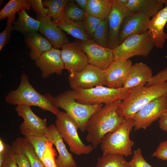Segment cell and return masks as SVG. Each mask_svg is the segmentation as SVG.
I'll list each match as a JSON object with an SVG mask.
<instances>
[{
    "label": "cell",
    "mask_w": 167,
    "mask_h": 167,
    "mask_svg": "<svg viewBox=\"0 0 167 167\" xmlns=\"http://www.w3.org/2000/svg\"><path fill=\"white\" fill-rule=\"evenodd\" d=\"M122 101L118 100L103 105L88 120L85 128L87 133L86 139L94 149L100 145L105 135L114 132L125 120L117 112Z\"/></svg>",
    "instance_id": "cell-1"
},
{
    "label": "cell",
    "mask_w": 167,
    "mask_h": 167,
    "mask_svg": "<svg viewBox=\"0 0 167 167\" xmlns=\"http://www.w3.org/2000/svg\"><path fill=\"white\" fill-rule=\"evenodd\" d=\"M5 99V102L11 105L37 106L55 115L59 111L54 97L49 93L42 95L37 92L30 83L28 75L25 73L21 75L18 88L10 91Z\"/></svg>",
    "instance_id": "cell-2"
},
{
    "label": "cell",
    "mask_w": 167,
    "mask_h": 167,
    "mask_svg": "<svg viewBox=\"0 0 167 167\" xmlns=\"http://www.w3.org/2000/svg\"><path fill=\"white\" fill-rule=\"evenodd\" d=\"M167 94V81L157 84L145 86L132 89L122 101L117 112L125 119L134 118L137 113L153 99Z\"/></svg>",
    "instance_id": "cell-3"
},
{
    "label": "cell",
    "mask_w": 167,
    "mask_h": 167,
    "mask_svg": "<svg viewBox=\"0 0 167 167\" xmlns=\"http://www.w3.org/2000/svg\"><path fill=\"white\" fill-rule=\"evenodd\" d=\"M134 125V118L125 119L115 131L105 135L100 144L103 155L116 154L126 156L131 155L134 142L130 139V135Z\"/></svg>",
    "instance_id": "cell-4"
},
{
    "label": "cell",
    "mask_w": 167,
    "mask_h": 167,
    "mask_svg": "<svg viewBox=\"0 0 167 167\" xmlns=\"http://www.w3.org/2000/svg\"><path fill=\"white\" fill-rule=\"evenodd\" d=\"M58 107L65 111L76 124L78 129L86 131L87 123L92 115L103 104L89 105L76 102L73 90H68L54 97Z\"/></svg>",
    "instance_id": "cell-5"
},
{
    "label": "cell",
    "mask_w": 167,
    "mask_h": 167,
    "mask_svg": "<svg viewBox=\"0 0 167 167\" xmlns=\"http://www.w3.org/2000/svg\"><path fill=\"white\" fill-rule=\"evenodd\" d=\"M132 90L124 88H115L97 86L87 89L73 90L75 101L77 102L89 105L110 104L117 100H124Z\"/></svg>",
    "instance_id": "cell-6"
},
{
    "label": "cell",
    "mask_w": 167,
    "mask_h": 167,
    "mask_svg": "<svg viewBox=\"0 0 167 167\" xmlns=\"http://www.w3.org/2000/svg\"><path fill=\"white\" fill-rule=\"evenodd\" d=\"M56 116L55 125L71 152L79 155L88 154L93 151L91 144L86 145L82 141L76 124L66 112L59 111Z\"/></svg>",
    "instance_id": "cell-7"
},
{
    "label": "cell",
    "mask_w": 167,
    "mask_h": 167,
    "mask_svg": "<svg viewBox=\"0 0 167 167\" xmlns=\"http://www.w3.org/2000/svg\"><path fill=\"white\" fill-rule=\"evenodd\" d=\"M154 46L148 32L130 36L113 50L115 60L128 59L135 56L147 57Z\"/></svg>",
    "instance_id": "cell-8"
},
{
    "label": "cell",
    "mask_w": 167,
    "mask_h": 167,
    "mask_svg": "<svg viewBox=\"0 0 167 167\" xmlns=\"http://www.w3.org/2000/svg\"><path fill=\"white\" fill-rule=\"evenodd\" d=\"M167 113V94L157 97L144 106L134 118L135 130L146 129Z\"/></svg>",
    "instance_id": "cell-9"
},
{
    "label": "cell",
    "mask_w": 167,
    "mask_h": 167,
    "mask_svg": "<svg viewBox=\"0 0 167 167\" xmlns=\"http://www.w3.org/2000/svg\"><path fill=\"white\" fill-rule=\"evenodd\" d=\"M15 110L23 120L19 129L25 137L45 136L48 127L46 119H42L36 115L30 106L17 105Z\"/></svg>",
    "instance_id": "cell-10"
},
{
    "label": "cell",
    "mask_w": 167,
    "mask_h": 167,
    "mask_svg": "<svg viewBox=\"0 0 167 167\" xmlns=\"http://www.w3.org/2000/svg\"><path fill=\"white\" fill-rule=\"evenodd\" d=\"M68 80L73 90L105 85L104 70L89 64L81 71L70 73Z\"/></svg>",
    "instance_id": "cell-11"
},
{
    "label": "cell",
    "mask_w": 167,
    "mask_h": 167,
    "mask_svg": "<svg viewBox=\"0 0 167 167\" xmlns=\"http://www.w3.org/2000/svg\"><path fill=\"white\" fill-rule=\"evenodd\" d=\"M78 44L86 54L89 64L104 70L115 60L113 50L99 45L92 39Z\"/></svg>",
    "instance_id": "cell-12"
},
{
    "label": "cell",
    "mask_w": 167,
    "mask_h": 167,
    "mask_svg": "<svg viewBox=\"0 0 167 167\" xmlns=\"http://www.w3.org/2000/svg\"><path fill=\"white\" fill-rule=\"evenodd\" d=\"M61 48V55L64 69L69 73L81 71L89 64L86 54L78 43L69 42Z\"/></svg>",
    "instance_id": "cell-13"
},
{
    "label": "cell",
    "mask_w": 167,
    "mask_h": 167,
    "mask_svg": "<svg viewBox=\"0 0 167 167\" xmlns=\"http://www.w3.org/2000/svg\"><path fill=\"white\" fill-rule=\"evenodd\" d=\"M131 12L118 0H113L111 10L108 17V47L113 50L119 45L118 38L122 22Z\"/></svg>",
    "instance_id": "cell-14"
},
{
    "label": "cell",
    "mask_w": 167,
    "mask_h": 167,
    "mask_svg": "<svg viewBox=\"0 0 167 167\" xmlns=\"http://www.w3.org/2000/svg\"><path fill=\"white\" fill-rule=\"evenodd\" d=\"M132 65L130 59H115L104 70L105 85L115 88L123 87Z\"/></svg>",
    "instance_id": "cell-15"
},
{
    "label": "cell",
    "mask_w": 167,
    "mask_h": 167,
    "mask_svg": "<svg viewBox=\"0 0 167 167\" xmlns=\"http://www.w3.org/2000/svg\"><path fill=\"white\" fill-rule=\"evenodd\" d=\"M150 18L139 12H131L124 18L118 38L119 45L128 37L141 35L148 31Z\"/></svg>",
    "instance_id": "cell-16"
},
{
    "label": "cell",
    "mask_w": 167,
    "mask_h": 167,
    "mask_svg": "<svg viewBox=\"0 0 167 167\" xmlns=\"http://www.w3.org/2000/svg\"><path fill=\"white\" fill-rule=\"evenodd\" d=\"M35 62L36 66L41 72L44 78L54 74L61 75L64 69L61 50L53 47L43 53Z\"/></svg>",
    "instance_id": "cell-17"
},
{
    "label": "cell",
    "mask_w": 167,
    "mask_h": 167,
    "mask_svg": "<svg viewBox=\"0 0 167 167\" xmlns=\"http://www.w3.org/2000/svg\"><path fill=\"white\" fill-rule=\"evenodd\" d=\"M45 136L54 145L58 155L55 160L57 167H77L76 163L63 142V140L55 125L48 126Z\"/></svg>",
    "instance_id": "cell-18"
},
{
    "label": "cell",
    "mask_w": 167,
    "mask_h": 167,
    "mask_svg": "<svg viewBox=\"0 0 167 167\" xmlns=\"http://www.w3.org/2000/svg\"><path fill=\"white\" fill-rule=\"evenodd\" d=\"M49 15L37 16L36 19L40 22L38 31L49 41L53 48L59 49L69 40L63 31L51 20Z\"/></svg>",
    "instance_id": "cell-19"
},
{
    "label": "cell",
    "mask_w": 167,
    "mask_h": 167,
    "mask_svg": "<svg viewBox=\"0 0 167 167\" xmlns=\"http://www.w3.org/2000/svg\"><path fill=\"white\" fill-rule=\"evenodd\" d=\"M167 22V5L161 9L150 19L148 32L151 41L157 48H162L167 35L164 32V28Z\"/></svg>",
    "instance_id": "cell-20"
},
{
    "label": "cell",
    "mask_w": 167,
    "mask_h": 167,
    "mask_svg": "<svg viewBox=\"0 0 167 167\" xmlns=\"http://www.w3.org/2000/svg\"><path fill=\"white\" fill-rule=\"evenodd\" d=\"M152 76V70L146 64L142 62L135 63L131 67L123 88L130 90L143 86Z\"/></svg>",
    "instance_id": "cell-21"
},
{
    "label": "cell",
    "mask_w": 167,
    "mask_h": 167,
    "mask_svg": "<svg viewBox=\"0 0 167 167\" xmlns=\"http://www.w3.org/2000/svg\"><path fill=\"white\" fill-rule=\"evenodd\" d=\"M26 46L30 49V58L36 61L44 53L49 50L53 47L49 41L37 32L24 34Z\"/></svg>",
    "instance_id": "cell-22"
},
{
    "label": "cell",
    "mask_w": 167,
    "mask_h": 167,
    "mask_svg": "<svg viewBox=\"0 0 167 167\" xmlns=\"http://www.w3.org/2000/svg\"><path fill=\"white\" fill-rule=\"evenodd\" d=\"M164 4L167 5V0H129L126 6L131 12H141L150 18L162 9Z\"/></svg>",
    "instance_id": "cell-23"
},
{
    "label": "cell",
    "mask_w": 167,
    "mask_h": 167,
    "mask_svg": "<svg viewBox=\"0 0 167 167\" xmlns=\"http://www.w3.org/2000/svg\"><path fill=\"white\" fill-rule=\"evenodd\" d=\"M11 146L14 151L22 152L27 156L32 167H45L33 146L25 138H16L12 142Z\"/></svg>",
    "instance_id": "cell-24"
},
{
    "label": "cell",
    "mask_w": 167,
    "mask_h": 167,
    "mask_svg": "<svg viewBox=\"0 0 167 167\" xmlns=\"http://www.w3.org/2000/svg\"><path fill=\"white\" fill-rule=\"evenodd\" d=\"M56 24L63 31L82 41L92 39L86 32L83 21H73L64 18Z\"/></svg>",
    "instance_id": "cell-25"
},
{
    "label": "cell",
    "mask_w": 167,
    "mask_h": 167,
    "mask_svg": "<svg viewBox=\"0 0 167 167\" xmlns=\"http://www.w3.org/2000/svg\"><path fill=\"white\" fill-rule=\"evenodd\" d=\"M19 17L13 24L14 30L24 34L38 31L40 22L30 17L24 10L18 12Z\"/></svg>",
    "instance_id": "cell-26"
},
{
    "label": "cell",
    "mask_w": 167,
    "mask_h": 167,
    "mask_svg": "<svg viewBox=\"0 0 167 167\" xmlns=\"http://www.w3.org/2000/svg\"><path fill=\"white\" fill-rule=\"evenodd\" d=\"M112 4L113 0H88L85 10L89 15L104 20L108 18Z\"/></svg>",
    "instance_id": "cell-27"
},
{
    "label": "cell",
    "mask_w": 167,
    "mask_h": 167,
    "mask_svg": "<svg viewBox=\"0 0 167 167\" xmlns=\"http://www.w3.org/2000/svg\"><path fill=\"white\" fill-rule=\"evenodd\" d=\"M31 7L28 0H11L0 11V20L6 17L15 19L16 13L24 10H29Z\"/></svg>",
    "instance_id": "cell-28"
},
{
    "label": "cell",
    "mask_w": 167,
    "mask_h": 167,
    "mask_svg": "<svg viewBox=\"0 0 167 167\" xmlns=\"http://www.w3.org/2000/svg\"><path fill=\"white\" fill-rule=\"evenodd\" d=\"M69 0H45L42 1L44 6L48 7V15L53 18L52 21L57 23L64 18V13Z\"/></svg>",
    "instance_id": "cell-29"
},
{
    "label": "cell",
    "mask_w": 167,
    "mask_h": 167,
    "mask_svg": "<svg viewBox=\"0 0 167 167\" xmlns=\"http://www.w3.org/2000/svg\"><path fill=\"white\" fill-rule=\"evenodd\" d=\"M96 167H130L123 156L116 154L102 155L98 157Z\"/></svg>",
    "instance_id": "cell-30"
},
{
    "label": "cell",
    "mask_w": 167,
    "mask_h": 167,
    "mask_svg": "<svg viewBox=\"0 0 167 167\" xmlns=\"http://www.w3.org/2000/svg\"><path fill=\"white\" fill-rule=\"evenodd\" d=\"M108 18L102 20L96 28L92 38L99 45L108 47Z\"/></svg>",
    "instance_id": "cell-31"
},
{
    "label": "cell",
    "mask_w": 167,
    "mask_h": 167,
    "mask_svg": "<svg viewBox=\"0 0 167 167\" xmlns=\"http://www.w3.org/2000/svg\"><path fill=\"white\" fill-rule=\"evenodd\" d=\"M86 14L85 10L79 7L74 0H70L65 7L64 17L70 20L83 21Z\"/></svg>",
    "instance_id": "cell-32"
},
{
    "label": "cell",
    "mask_w": 167,
    "mask_h": 167,
    "mask_svg": "<svg viewBox=\"0 0 167 167\" xmlns=\"http://www.w3.org/2000/svg\"><path fill=\"white\" fill-rule=\"evenodd\" d=\"M24 138L34 148L37 155L41 161L49 140L45 136Z\"/></svg>",
    "instance_id": "cell-33"
},
{
    "label": "cell",
    "mask_w": 167,
    "mask_h": 167,
    "mask_svg": "<svg viewBox=\"0 0 167 167\" xmlns=\"http://www.w3.org/2000/svg\"><path fill=\"white\" fill-rule=\"evenodd\" d=\"M53 145L49 141L41 159L45 167H57L55 158L57 153Z\"/></svg>",
    "instance_id": "cell-34"
},
{
    "label": "cell",
    "mask_w": 167,
    "mask_h": 167,
    "mask_svg": "<svg viewBox=\"0 0 167 167\" xmlns=\"http://www.w3.org/2000/svg\"><path fill=\"white\" fill-rule=\"evenodd\" d=\"M102 20L86 12L85 16L83 21L86 32L91 38L96 28Z\"/></svg>",
    "instance_id": "cell-35"
},
{
    "label": "cell",
    "mask_w": 167,
    "mask_h": 167,
    "mask_svg": "<svg viewBox=\"0 0 167 167\" xmlns=\"http://www.w3.org/2000/svg\"><path fill=\"white\" fill-rule=\"evenodd\" d=\"M128 163L130 167H153L145 160L139 148L133 151L132 158Z\"/></svg>",
    "instance_id": "cell-36"
},
{
    "label": "cell",
    "mask_w": 167,
    "mask_h": 167,
    "mask_svg": "<svg viewBox=\"0 0 167 167\" xmlns=\"http://www.w3.org/2000/svg\"><path fill=\"white\" fill-rule=\"evenodd\" d=\"M15 20L8 18L6 28L0 33V51L9 42L11 37V32L14 30L13 24Z\"/></svg>",
    "instance_id": "cell-37"
},
{
    "label": "cell",
    "mask_w": 167,
    "mask_h": 167,
    "mask_svg": "<svg viewBox=\"0 0 167 167\" xmlns=\"http://www.w3.org/2000/svg\"><path fill=\"white\" fill-rule=\"evenodd\" d=\"M30 7L31 8L37 16H44L48 15L49 11L48 8L44 7L42 0H28Z\"/></svg>",
    "instance_id": "cell-38"
},
{
    "label": "cell",
    "mask_w": 167,
    "mask_h": 167,
    "mask_svg": "<svg viewBox=\"0 0 167 167\" xmlns=\"http://www.w3.org/2000/svg\"><path fill=\"white\" fill-rule=\"evenodd\" d=\"M167 81V67L153 76L151 80L146 84L149 86L155 85Z\"/></svg>",
    "instance_id": "cell-39"
},
{
    "label": "cell",
    "mask_w": 167,
    "mask_h": 167,
    "mask_svg": "<svg viewBox=\"0 0 167 167\" xmlns=\"http://www.w3.org/2000/svg\"><path fill=\"white\" fill-rule=\"evenodd\" d=\"M152 156L163 161L167 160V140L160 143Z\"/></svg>",
    "instance_id": "cell-40"
},
{
    "label": "cell",
    "mask_w": 167,
    "mask_h": 167,
    "mask_svg": "<svg viewBox=\"0 0 167 167\" xmlns=\"http://www.w3.org/2000/svg\"><path fill=\"white\" fill-rule=\"evenodd\" d=\"M15 154L11 146L2 165L0 167H19L15 159Z\"/></svg>",
    "instance_id": "cell-41"
},
{
    "label": "cell",
    "mask_w": 167,
    "mask_h": 167,
    "mask_svg": "<svg viewBox=\"0 0 167 167\" xmlns=\"http://www.w3.org/2000/svg\"><path fill=\"white\" fill-rule=\"evenodd\" d=\"M14 151L15 159L19 167H32L28 159L24 154L19 151Z\"/></svg>",
    "instance_id": "cell-42"
},
{
    "label": "cell",
    "mask_w": 167,
    "mask_h": 167,
    "mask_svg": "<svg viewBox=\"0 0 167 167\" xmlns=\"http://www.w3.org/2000/svg\"><path fill=\"white\" fill-rule=\"evenodd\" d=\"M11 146L6 143L0 139V167L2 165Z\"/></svg>",
    "instance_id": "cell-43"
},
{
    "label": "cell",
    "mask_w": 167,
    "mask_h": 167,
    "mask_svg": "<svg viewBox=\"0 0 167 167\" xmlns=\"http://www.w3.org/2000/svg\"><path fill=\"white\" fill-rule=\"evenodd\" d=\"M159 125L162 130L167 132V113L159 119Z\"/></svg>",
    "instance_id": "cell-44"
},
{
    "label": "cell",
    "mask_w": 167,
    "mask_h": 167,
    "mask_svg": "<svg viewBox=\"0 0 167 167\" xmlns=\"http://www.w3.org/2000/svg\"><path fill=\"white\" fill-rule=\"evenodd\" d=\"M74 1L79 7L85 10L88 4V0H75Z\"/></svg>",
    "instance_id": "cell-45"
},
{
    "label": "cell",
    "mask_w": 167,
    "mask_h": 167,
    "mask_svg": "<svg viewBox=\"0 0 167 167\" xmlns=\"http://www.w3.org/2000/svg\"><path fill=\"white\" fill-rule=\"evenodd\" d=\"M118 1L120 3L125 6H126L129 2V0H118Z\"/></svg>",
    "instance_id": "cell-46"
}]
</instances>
